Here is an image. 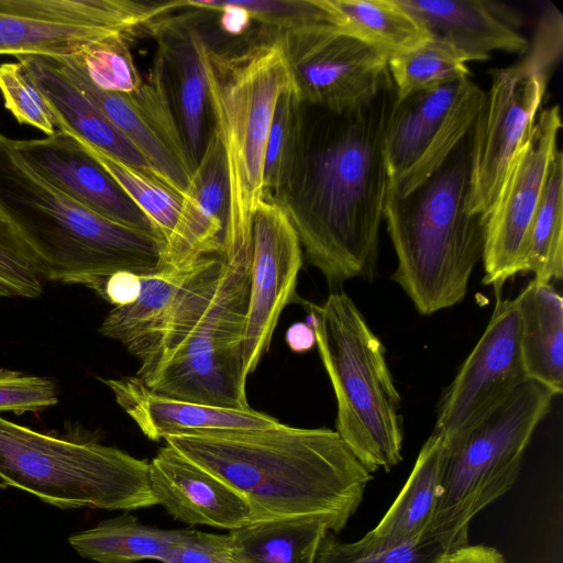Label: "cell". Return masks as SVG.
<instances>
[{
	"label": "cell",
	"instance_id": "836d02e7",
	"mask_svg": "<svg viewBox=\"0 0 563 563\" xmlns=\"http://www.w3.org/2000/svg\"><path fill=\"white\" fill-rule=\"evenodd\" d=\"M303 111L305 103L295 86L279 96L266 145L263 199H276L290 177L300 143Z\"/></svg>",
	"mask_w": 563,
	"mask_h": 563
},
{
	"label": "cell",
	"instance_id": "5bb4252c",
	"mask_svg": "<svg viewBox=\"0 0 563 563\" xmlns=\"http://www.w3.org/2000/svg\"><path fill=\"white\" fill-rule=\"evenodd\" d=\"M562 128L560 108L541 111L506 172L498 196L486 218L483 283L496 297L504 284L523 272L531 222L541 200Z\"/></svg>",
	"mask_w": 563,
	"mask_h": 563
},
{
	"label": "cell",
	"instance_id": "7402d4cb",
	"mask_svg": "<svg viewBox=\"0 0 563 563\" xmlns=\"http://www.w3.org/2000/svg\"><path fill=\"white\" fill-rule=\"evenodd\" d=\"M18 60L44 96L57 130L73 133L112 157L157 178L137 147L88 99L57 59L22 56Z\"/></svg>",
	"mask_w": 563,
	"mask_h": 563
},
{
	"label": "cell",
	"instance_id": "6da1fadb",
	"mask_svg": "<svg viewBox=\"0 0 563 563\" xmlns=\"http://www.w3.org/2000/svg\"><path fill=\"white\" fill-rule=\"evenodd\" d=\"M395 100L390 85L372 102L343 113L305 103L296 161L274 199L308 262L334 290L375 269L388 192L385 132Z\"/></svg>",
	"mask_w": 563,
	"mask_h": 563
},
{
	"label": "cell",
	"instance_id": "9c48e42d",
	"mask_svg": "<svg viewBox=\"0 0 563 563\" xmlns=\"http://www.w3.org/2000/svg\"><path fill=\"white\" fill-rule=\"evenodd\" d=\"M555 395L527 379L504 402L446 446L442 495L427 534L445 551L468 544L472 519L506 494Z\"/></svg>",
	"mask_w": 563,
	"mask_h": 563
},
{
	"label": "cell",
	"instance_id": "4316f807",
	"mask_svg": "<svg viewBox=\"0 0 563 563\" xmlns=\"http://www.w3.org/2000/svg\"><path fill=\"white\" fill-rule=\"evenodd\" d=\"M181 201L191 256L197 260L218 255L229 212V184L222 147L213 130Z\"/></svg>",
	"mask_w": 563,
	"mask_h": 563
},
{
	"label": "cell",
	"instance_id": "5b68a950",
	"mask_svg": "<svg viewBox=\"0 0 563 563\" xmlns=\"http://www.w3.org/2000/svg\"><path fill=\"white\" fill-rule=\"evenodd\" d=\"M470 164L471 131L411 192H387L383 220L398 261L391 278L423 316L461 302L483 257L486 219L466 207Z\"/></svg>",
	"mask_w": 563,
	"mask_h": 563
},
{
	"label": "cell",
	"instance_id": "f35d334b",
	"mask_svg": "<svg viewBox=\"0 0 563 563\" xmlns=\"http://www.w3.org/2000/svg\"><path fill=\"white\" fill-rule=\"evenodd\" d=\"M266 30L279 32L299 26L328 23L332 16L321 0H235Z\"/></svg>",
	"mask_w": 563,
	"mask_h": 563
},
{
	"label": "cell",
	"instance_id": "74e56055",
	"mask_svg": "<svg viewBox=\"0 0 563 563\" xmlns=\"http://www.w3.org/2000/svg\"><path fill=\"white\" fill-rule=\"evenodd\" d=\"M0 92L4 108L21 124L53 135L57 129L48 104L20 62L0 64Z\"/></svg>",
	"mask_w": 563,
	"mask_h": 563
},
{
	"label": "cell",
	"instance_id": "b9f144b4",
	"mask_svg": "<svg viewBox=\"0 0 563 563\" xmlns=\"http://www.w3.org/2000/svg\"><path fill=\"white\" fill-rule=\"evenodd\" d=\"M141 286V275L120 271L107 278L99 296L113 305V308L124 307L137 299Z\"/></svg>",
	"mask_w": 563,
	"mask_h": 563
},
{
	"label": "cell",
	"instance_id": "277c9868",
	"mask_svg": "<svg viewBox=\"0 0 563 563\" xmlns=\"http://www.w3.org/2000/svg\"><path fill=\"white\" fill-rule=\"evenodd\" d=\"M219 256V274L190 292L135 375L170 398L249 409L242 353L252 244L222 245Z\"/></svg>",
	"mask_w": 563,
	"mask_h": 563
},
{
	"label": "cell",
	"instance_id": "603a6c76",
	"mask_svg": "<svg viewBox=\"0 0 563 563\" xmlns=\"http://www.w3.org/2000/svg\"><path fill=\"white\" fill-rule=\"evenodd\" d=\"M218 263L219 254L209 255L142 275L137 299L129 306L112 308L99 327V333L121 342L136 357L192 287Z\"/></svg>",
	"mask_w": 563,
	"mask_h": 563
},
{
	"label": "cell",
	"instance_id": "d6a6232c",
	"mask_svg": "<svg viewBox=\"0 0 563 563\" xmlns=\"http://www.w3.org/2000/svg\"><path fill=\"white\" fill-rule=\"evenodd\" d=\"M388 69L397 100L471 75L467 62L454 47L433 38L390 56Z\"/></svg>",
	"mask_w": 563,
	"mask_h": 563
},
{
	"label": "cell",
	"instance_id": "2e32d148",
	"mask_svg": "<svg viewBox=\"0 0 563 563\" xmlns=\"http://www.w3.org/2000/svg\"><path fill=\"white\" fill-rule=\"evenodd\" d=\"M55 59L88 99L137 147L157 179L183 198L194 167L173 106L162 52L157 48L147 79L132 93L99 90L68 60Z\"/></svg>",
	"mask_w": 563,
	"mask_h": 563
},
{
	"label": "cell",
	"instance_id": "ba28073f",
	"mask_svg": "<svg viewBox=\"0 0 563 563\" xmlns=\"http://www.w3.org/2000/svg\"><path fill=\"white\" fill-rule=\"evenodd\" d=\"M147 461L78 435L38 432L0 416V486L62 509L157 505Z\"/></svg>",
	"mask_w": 563,
	"mask_h": 563
},
{
	"label": "cell",
	"instance_id": "ffe728a7",
	"mask_svg": "<svg viewBox=\"0 0 563 563\" xmlns=\"http://www.w3.org/2000/svg\"><path fill=\"white\" fill-rule=\"evenodd\" d=\"M103 383L115 402L152 441L180 434L273 428L280 421L253 408L234 409L170 398L150 389L136 375Z\"/></svg>",
	"mask_w": 563,
	"mask_h": 563
},
{
	"label": "cell",
	"instance_id": "3957f363",
	"mask_svg": "<svg viewBox=\"0 0 563 563\" xmlns=\"http://www.w3.org/2000/svg\"><path fill=\"white\" fill-rule=\"evenodd\" d=\"M0 212L37 255L45 280L100 295L115 272L142 276L161 267L163 246L155 232L113 222L76 202L34 172L1 133Z\"/></svg>",
	"mask_w": 563,
	"mask_h": 563
},
{
	"label": "cell",
	"instance_id": "9a60e30c",
	"mask_svg": "<svg viewBox=\"0 0 563 563\" xmlns=\"http://www.w3.org/2000/svg\"><path fill=\"white\" fill-rule=\"evenodd\" d=\"M486 329L444 390L432 433L446 446L504 402L528 377L515 298L496 297Z\"/></svg>",
	"mask_w": 563,
	"mask_h": 563
},
{
	"label": "cell",
	"instance_id": "52a82bcc",
	"mask_svg": "<svg viewBox=\"0 0 563 563\" xmlns=\"http://www.w3.org/2000/svg\"><path fill=\"white\" fill-rule=\"evenodd\" d=\"M301 302L335 397V431L369 473L390 471L402 460L404 420L385 346L344 291Z\"/></svg>",
	"mask_w": 563,
	"mask_h": 563
},
{
	"label": "cell",
	"instance_id": "484cf974",
	"mask_svg": "<svg viewBox=\"0 0 563 563\" xmlns=\"http://www.w3.org/2000/svg\"><path fill=\"white\" fill-rule=\"evenodd\" d=\"M520 349L528 379L563 391V299L551 283L532 279L515 297Z\"/></svg>",
	"mask_w": 563,
	"mask_h": 563
},
{
	"label": "cell",
	"instance_id": "ac0fdd59",
	"mask_svg": "<svg viewBox=\"0 0 563 563\" xmlns=\"http://www.w3.org/2000/svg\"><path fill=\"white\" fill-rule=\"evenodd\" d=\"M13 143L34 172L76 202L113 222L154 232L140 208L69 133L57 130Z\"/></svg>",
	"mask_w": 563,
	"mask_h": 563
},
{
	"label": "cell",
	"instance_id": "4dcf8cb0",
	"mask_svg": "<svg viewBox=\"0 0 563 563\" xmlns=\"http://www.w3.org/2000/svg\"><path fill=\"white\" fill-rule=\"evenodd\" d=\"M180 533L181 530L145 526L136 517L123 514L73 533L68 541L80 556L98 563L162 562Z\"/></svg>",
	"mask_w": 563,
	"mask_h": 563
},
{
	"label": "cell",
	"instance_id": "d6986e66",
	"mask_svg": "<svg viewBox=\"0 0 563 563\" xmlns=\"http://www.w3.org/2000/svg\"><path fill=\"white\" fill-rule=\"evenodd\" d=\"M148 464L156 501L175 519L230 531L250 522V507L239 492L169 444Z\"/></svg>",
	"mask_w": 563,
	"mask_h": 563
},
{
	"label": "cell",
	"instance_id": "f546056e",
	"mask_svg": "<svg viewBox=\"0 0 563 563\" xmlns=\"http://www.w3.org/2000/svg\"><path fill=\"white\" fill-rule=\"evenodd\" d=\"M333 25L388 57L430 38L426 29L396 0H321Z\"/></svg>",
	"mask_w": 563,
	"mask_h": 563
},
{
	"label": "cell",
	"instance_id": "d590c367",
	"mask_svg": "<svg viewBox=\"0 0 563 563\" xmlns=\"http://www.w3.org/2000/svg\"><path fill=\"white\" fill-rule=\"evenodd\" d=\"M445 552L441 542L429 534L397 545L376 548L361 540L342 542L328 533L316 563H437Z\"/></svg>",
	"mask_w": 563,
	"mask_h": 563
},
{
	"label": "cell",
	"instance_id": "ee69618b",
	"mask_svg": "<svg viewBox=\"0 0 563 563\" xmlns=\"http://www.w3.org/2000/svg\"><path fill=\"white\" fill-rule=\"evenodd\" d=\"M288 347L295 353H305L316 346V334L308 322L292 323L285 335Z\"/></svg>",
	"mask_w": 563,
	"mask_h": 563
},
{
	"label": "cell",
	"instance_id": "7c38bea8",
	"mask_svg": "<svg viewBox=\"0 0 563 563\" xmlns=\"http://www.w3.org/2000/svg\"><path fill=\"white\" fill-rule=\"evenodd\" d=\"M168 11L133 0H0V55L70 57L112 35L133 37Z\"/></svg>",
	"mask_w": 563,
	"mask_h": 563
},
{
	"label": "cell",
	"instance_id": "ab89813d",
	"mask_svg": "<svg viewBox=\"0 0 563 563\" xmlns=\"http://www.w3.org/2000/svg\"><path fill=\"white\" fill-rule=\"evenodd\" d=\"M57 402L58 389L52 378L0 368V413L41 412Z\"/></svg>",
	"mask_w": 563,
	"mask_h": 563
},
{
	"label": "cell",
	"instance_id": "83f0119b",
	"mask_svg": "<svg viewBox=\"0 0 563 563\" xmlns=\"http://www.w3.org/2000/svg\"><path fill=\"white\" fill-rule=\"evenodd\" d=\"M69 134L110 174L148 219L162 242L161 267L178 266L199 260H195L189 252L180 196L157 178L112 157L75 134Z\"/></svg>",
	"mask_w": 563,
	"mask_h": 563
},
{
	"label": "cell",
	"instance_id": "e0dca14e",
	"mask_svg": "<svg viewBox=\"0 0 563 563\" xmlns=\"http://www.w3.org/2000/svg\"><path fill=\"white\" fill-rule=\"evenodd\" d=\"M303 263L299 238L284 209L263 199L253 217L250 296L243 334L247 378L269 349L283 310L296 299Z\"/></svg>",
	"mask_w": 563,
	"mask_h": 563
},
{
	"label": "cell",
	"instance_id": "8fae6325",
	"mask_svg": "<svg viewBox=\"0 0 563 563\" xmlns=\"http://www.w3.org/2000/svg\"><path fill=\"white\" fill-rule=\"evenodd\" d=\"M484 92L468 77L395 100L385 132L388 191L406 196L444 164L470 133Z\"/></svg>",
	"mask_w": 563,
	"mask_h": 563
},
{
	"label": "cell",
	"instance_id": "30bf717a",
	"mask_svg": "<svg viewBox=\"0 0 563 563\" xmlns=\"http://www.w3.org/2000/svg\"><path fill=\"white\" fill-rule=\"evenodd\" d=\"M562 37V14L549 4L520 60L490 70V86L471 130L466 205L471 214L487 218L508 166L537 119L549 79L561 58Z\"/></svg>",
	"mask_w": 563,
	"mask_h": 563
},
{
	"label": "cell",
	"instance_id": "8992f818",
	"mask_svg": "<svg viewBox=\"0 0 563 563\" xmlns=\"http://www.w3.org/2000/svg\"><path fill=\"white\" fill-rule=\"evenodd\" d=\"M212 130L222 147L229 184L223 241L251 243L253 217L264 198L266 145L279 96L294 86L283 49L265 30L244 47H205Z\"/></svg>",
	"mask_w": 563,
	"mask_h": 563
},
{
	"label": "cell",
	"instance_id": "cb8c5ba5",
	"mask_svg": "<svg viewBox=\"0 0 563 563\" xmlns=\"http://www.w3.org/2000/svg\"><path fill=\"white\" fill-rule=\"evenodd\" d=\"M156 26L153 33L158 35L173 106L195 169L209 137L206 132L208 81L203 62L207 44L192 29Z\"/></svg>",
	"mask_w": 563,
	"mask_h": 563
},
{
	"label": "cell",
	"instance_id": "d4e9b609",
	"mask_svg": "<svg viewBox=\"0 0 563 563\" xmlns=\"http://www.w3.org/2000/svg\"><path fill=\"white\" fill-rule=\"evenodd\" d=\"M445 463L446 444L431 432L398 496L375 528L360 540L385 548L426 536L442 495Z\"/></svg>",
	"mask_w": 563,
	"mask_h": 563
},
{
	"label": "cell",
	"instance_id": "7bdbcfd3",
	"mask_svg": "<svg viewBox=\"0 0 563 563\" xmlns=\"http://www.w3.org/2000/svg\"><path fill=\"white\" fill-rule=\"evenodd\" d=\"M437 563H506V561L504 555L493 547L466 544L443 553Z\"/></svg>",
	"mask_w": 563,
	"mask_h": 563
},
{
	"label": "cell",
	"instance_id": "8d00e7d4",
	"mask_svg": "<svg viewBox=\"0 0 563 563\" xmlns=\"http://www.w3.org/2000/svg\"><path fill=\"white\" fill-rule=\"evenodd\" d=\"M44 280L37 255L0 212V298H37Z\"/></svg>",
	"mask_w": 563,
	"mask_h": 563
},
{
	"label": "cell",
	"instance_id": "f1b7e54d",
	"mask_svg": "<svg viewBox=\"0 0 563 563\" xmlns=\"http://www.w3.org/2000/svg\"><path fill=\"white\" fill-rule=\"evenodd\" d=\"M329 522L302 516L250 522L228 534L235 563H316Z\"/></svg>",
	"mask_w": 563,
	"mask_h": 563
},
{
	"label": "cell",
	"instance_id": "4fadbf2b",
	"mask_svg": "<svg viewBox=\"0 0 563 563\" xmlns=\"http://www.w3.org/2000/svg\"><path fill=\"white\" fill-rule=\"evenodd\" d=\"M271 32L283 49L298 96L308 106L343 113L372 102L393 85L389 57L332 24Z\"/></svg>",
	"mask_w": 563,
	"mask_h": 563
},
{
	"label": "cell",
	"instance_id": "7a4b0ae2",
	"mask_svg": "<svg viewBox=\"0 0 563 563\" xmlns=\"http://www.w3.org/2000/svg\"><path fill=\"white\" fill-rule=\"evenodd\" d=\"M164 441L239 492L250 507V522L318 516L329 522L330 531L339 532L373 478L329 428L280 422Z\"/></svg>",
	"mask_w": 563,
	"mask_h": 563
},
{
	"label": "cell",
	"instance_id": "1f68e13d",
	"mask_svg": "<svg viewBox=\"0 0 563 563\" xmlns=\"http://www.w3.org/2000/svg\"><path fill=\"white\" fill-rule=\"evenodd\" d=\"M539 283L563 277V155L558 151L547 176L526 245L523 272Z\"/></svg>",
	"mask_w": 563,
	"mask_h": 563
},
{
	"label": "cell",
	"instance_id": "60d3db41",
	"mask_svg": "<svg viewBox=\"0 0 563 563\" xmlns=\"http://www.w3.org/2000/svg\"><path fill=\"white\" fill-rule=\"evenodd\" d=\"M162 563H235L231 555L228 534L199 530H181Z\"/></svg>",
	"mask_w": 563,
	"mask_h": 563
},
{
	"label": "cell",
	"instance_id": "e575fe53",
	"mask_svg": "<svg viewBox=\"0 0 563 563\" xmlns=\"http://www.w3.org/2000/svg\"><path fill=\"white\" fill-rule=\"evenodd\" d=\"M131 38L112 35L93 42L64 59L77 67L97 89L132 93L141 88L143 78L130 51Z\"/></svg>",
	"mask_w": 563,
	"mask_h": 563
},
{
	"label": "cell",
	"instance_id": "44dd1931",
	"mask_svg": "<svg viewBox=\"0 0 563 563\" xmlns=\"http://www.w3.org/2000/svg\"><path fill=\"white\" fill-rule=\"evenodd\" d=\"M430 38L454 47L465 60H486L492 52L525 55L529 41L518 32L520 18L487 0H396Z\"/></svg>",
	"mask_w": 563,
	"mask_h": 563
}]
</instances>
